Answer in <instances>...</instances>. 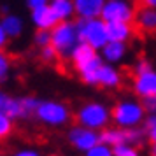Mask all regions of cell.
<instances>
[{"label": "cell", "mask_w": 156, "mask_h": 156, "mask_svg": "<svg viewBox=\"0 0 156 156\" xmlns=\"http://www.w3.org/2000/svg\"><path fill=\"white\" fill-rule=\"evenodd\" d=\"M84 156H112V147L104 144V142H97L93 147L86 151Z\"/></svg>", "instance_id": "d4e9b609"}, {"label": "cell", "mask_w": 156, "mask_h": 156, "mask_svg": "<svg viewBox=\"0 0 156 156\" xmlns=\"http://www.w3.org/2000/svg\"><path fill=\"white\" fill-rule=\"evenodd\" d=\"M0 112H4L5 116H9L12 121L23 118L21 100H20V98H14V97H9L7 102H5V105L2 107V111H0Z\"/></svg>", "instance_id": "ffe728a7"}, {"label": "cell", "mask_w": 156, "mask_h": 156, "mask_svg": "<svg viewBox=\"0 0 156 156\" xmlns=\"http://www.w3.org/2000/svg\"><path fill=\"white\" fill-rule=\"evenodd\" d=\"M121 72L114 67V65L109 63H102L98 70V86H104L107 90H116L118 86L121 84Z\"/></svg>", "instance_id": "7c38bea8"}, {"label": "cell", "mask_w": 156, "mask_h": 156, "mask_svg": "<svg viewBox=\"0 0 156 156\" xmlns=\"http://www.w3.org/2000/svg\"><path fill=\"white\" fill-rule=\"evenodd\" d=\"M112 156H140L137 146L132 144H118L112 147Z\"/></svg>", "instance_id": "603a6c76"}, {"label": "cell", "mask_w": 156, "mask_h": 156, "mask_svg": "<svg viewBox=\"0 0 156 156\" xmlns=\"http://www.w3.org/2000/svg\"><path fill=\"white\" fill-rule=\"evenodd\" d=\"M104 63L102 62V58L97 55V56L90 60L86 65H83L81 69H79V76L83 79V83L88 86H98V70H100V65Z\"/></svg>", "instance_id": "2e32d148"}, {"label": "cell", "mask_w": 156, "mask_h": 156, "mask_svg": "<svg viewBox=\"0 0 156 156\" xmlns=\"http://www.w3.org/2000/svg\"><path fill=\"white\" fill-rule=\"evenodd\" d=\"M133 91L140 97H156V72L154 69H149L146 72L135 74L133 77Z\"/></svg>", "instance_id": "ba28073f"}, {"label": "cell", "mask_w": 156, "mask_h": 156, "mask_svg": "<svg viewBox=\"0 0 156 156\" xmlns=\"http://www.w3.org/2000/svg\"><path fill=\"white\" fill-rule=\"evenodd\" d=\"M21 100V109H23V118H28V116H34V112H35L37 105H39V98L37 97H32V95H28V97H23Z\"/></svg>", "instance_id": "7402d4cb"}, {"label": "cell", "mask_w": 156, "mask_h": 156, "mask_svg": "<svg viewBox=\"0 0 156 156\" xmlns=\"http://www.w3.org/2000/svg\"><path fill=\"white\" fill-rule=\"evenodd\" d=\"M76 28L79 34V41L88 44L95 51H100L107 42V28L105 21H102L100 18L93 20H77Z\"/></svg>", "instance_id": "5b68a950"}, {"label": "cell", "mask_w": 156, "mask_h": 156, "mask_svg": "<svg viewBox=\"0 0 156 156\" xmlns=\"http://www.w3.org/2000/svg\"><path fill=\"white\" fill-rule=\"evenodd\" d=\"M7 98H9V95H7L5 91H2V90H0V111H2V107L5 105Z\"/></svg>", "instance_id": "836d02e7"}, {"label": "cell", "mask_w": 156, "mask_h": 156, "mask_svg": "<svg viewBox=\"0 0 156 156\" xmlns=\"http://www.w3.org/2000/svg\"><path fill=\"white\" fill-rule=\"evenodd\" d=\"M2 12H4V14H7V12H9V7H7V5H2Z\"/></svg>", "instance_id": "d590c367"}, {"label": "cell", "mask_w": 156, "mask_h": 156, "mask_svg": "<svg viewBox=\"0 0 156 156\" xmlns=\"http://www.w3.org/2000/svg\"><path fill=\"white\" fill-rule=\"evenodd\" d=\"M76 121L79 126L100 132L111 123V109L102 102H88L77 109Z\"/></svg>", "instance_id": "3957f363"}, {"label": "cell", "mask_w": 156, "mask_h": 156, "mask_svg": "<svg viewBox=\"0 0 156 156\" xmlns=\"http://www.w3.org/2000/svg\"><path fill=\"white\" fill-rule=\"evenodd\" d=\"M98 139L111 147L118 144H126V128H104L102 133H98Z\"/></svg>", "instance_id": "d6986e66"}, {"label": "cell", "mask_w": 156, "mask_h": 156, "mask_svg": "<svg viewBox=\"0 0 156 156\" xmlns=\"http://www.w3.org/2000/svg\"><path fill=\"white\" fill-rule=\"evenodd\" d=\"M49 0H25V5L30 9V11H35V9L42 7V5H48Z\"/></svg>", "instance_id": "1f68e13d"}, {"label": "cell", "mask_w": 156, "mask_h": 156, "mask_svg": "<svg viewBox=\"0 0 156 156\" xmlns=\"http://www.w3.org/2000/svg\"><path fill=\"white\" fill-rule=\"evenodd\" d=\"M34 44L37 48L49 46V30H37L35 35H34Z\"/></svg>", "instance_id": "4316f807"}, {"label": "cell", "mask_w": 156, "mask_h": 156, "mask_svg": "<svg viewBox=\"0 0 156 156\" xmlns=\"http://www.w3.org/2000/svg\"><path fill=\"white\" fill-rule=\"evenodd\" d=\"M142 7H156V0H140Z\"/></svg>", "instance_id": "e575fe53"}, {"label": "cell", "mask_w": 156, "mask_h": 156, "mask_svg": "<svg viewBox=\"0 0 156 156\" xmlns=\"http://www.w3.org/2000/svg\"><path fill=\"white\" fill-rule=\"evenodd\" d=\"M53 156H56V154H53Z\"/></svg>", "instance_id": "8d00e7d4"}, {"label": "cell", "mask_w": 156, "mask_h": 156, "mask_svg": "<svg viewBox=\"0 0 156 156\" xmlns=\"http://www.w3.org/2000/svg\"><path fill=\"white\" fill-rule=\"evenodd\" d=\"M37 119L46 126H63L70 121V109L67 104L60 102V100H39L35 112H34Z\"/></svg>", "instance_id": "277c9868"}, {"label": "cell", "mask_w": 156, "mask_h": 156, "mask_svg": "<svg viewBox=\"0 0 156 156\" xmlns=\"http://www.w3.org/2000/svg\"><path fill=\"white\" fill-rule=\"evenodd\" d=\"M0 156H4V154H0Z\"/></svg>", "instance_id": "74e56055"}, {"label": "cell", "mask_w": 156, "mask_h": 156, "mask_svg": "<svg viewBox=\"0 0 156 156\" xmlns=\"http://www.w3.org/2000/svg\"><path fill=\"white\" fill-rule=\"evenodd\" d=\"M9 70H11V58L4 49H0V81L7 77Z\"/></svg>", "instance_id": "484cf974"}, {"label": "cell", "mask_w": 156, "mask_h": 156, "mask_svg": "<svg viewBox=\"0 0 156 156\" xmlns=\"http://www.w3.org/2000/svg\"><path fill=\"white\" fill-rule=\"evenodd\" d=\"M12 128H14V121L4 112H0V140L7 139L9 135L12 133Z\"/></svg>", "instance_id": "cb8c5ba5"}, {"label": "cell", "mask_w": 156, "mask_h": 156, "mask_svg": "<svg viewBox=\"0 0 156 156\" xmlns=\"http://www.w3.org/2000/svg\"><path fill=\"white\" fill-rule=\"evenodd\" d=\"M30 20L37 30H51L58 23L55 14L51 12L49 5H42L35 11H30Z\"/></svg>", "instance_id": "4fadbf2b"}, {"label": "cell", "mask_w": 156, "mask_h": 156, "mask_svg": "<svg viewBox=\"0 0 156 156\" xmlns=\"http://www.w3.org/2000/svg\"><path fill=\"white\" fill-rule=\"evenodd\" d=\"M81 42L76 23L72 21H60L49 30V44L56 51V56L69 60L74 48Z\"/></svg>", "instance_id": "6da1fadb"}, {"label": "cell", "mask_w": 156, "mask_h": 156, "mask_svg": "<svg viewBox=\"0 0 156 156\" xmlns=\"http://www.w3.org/2000/svg\"><path fill=\"white\" fill-rule=\"evenodd\" d=\"M149 69H153L151 62L146 60V58H142V60H139V62L133 65V74H140V72H146V70H149Z\"/></svg>", "instance_id": "f1b7e54d"}, {"label": "cell", "mask_w": 156, "mask_h": 156, "mask_svg": "<svg viewBox=\"0 0 156 156\" xmlns=\"http://www.w3.org/2000/svg\"><path fill=\"white\" fill-rule=\"evenodd\" d=\"M144 118H146V109L142 107L140 102L133 98L119 100L111 109V121H114L118 128H137L139 125H142Z\"/></svg>", "instance_id": "7a4b0ae2"}, {"label": "cell", "mask_w": 156, "mask_h": 156, "mask_svg": "<svg viewBox=\"0 0 156 156\" xmlns=\"http://www.w3.org/2000/svg\"><path fill=\"white\" fill-rule=\"evenodd\" d=\"M95 56H97V51L93 49V48H90V46L84 44V42H79L77 46L74 48V51H72L70 60H72V63H74V67H76V70H79L83 65H86Z\"/></svg>", "instance_id": "ac0fdd59"}, {"label": "cell", "mask_w": 156, "mask_h": 156, "mask_svg": "<svg viewBox=\"0 0 156 156\" xmlns=\"http://www.w3.org/2000/svg\"><path fill=\"white\" fill-rule=\"evenodd\" d=\"M12 156H41V153L34 147H23V149H18Z\"/></svg>", "instance_id": "4dcf8cb0"}, {"label": "cell", "mask_w": 156, "mask_h": 156, "mask_svg": "<svg viewBox=\"0 0 156 156\" xmlns=\"http://www.w3.org/2000/svg\"><path fill=\"white\" fill-rule=\"evenodd\" d=\"M142 107L146 109V111H151V112H154L156 109V97H146V98H142Z\"/></svg>", "instance_id": "f546056e"}, {"label": "cell", "mask_w": 156, "mask_h": 156, "mask_svg": "<svg viewBox=\"0 0 156 156\" xmlns=\"http://www.w3.org/2000/svg\"><path fill=\"white\" fill-rule=\"evenodd\" d=\"M105 0H72L74 5V16L79 20H93L100 18V11L104 7Z\"/></svg>", "instance_id": "9c48e42d"}, {"label": "cell", "mask_w": 156, "mask_h": 156, "mask_svg": "<svg viewBox=\"0 0 156 156\" xmlns=\"http://www.w3.org/2000/svg\"><path fill=\"white\" fill-rule=\"evenodd\" d=\"M0 25H2V28H4V32H5V35H7L9 39L20 37L23 34V30H25V21H23V18L14 14V12L4 14V18L0 20Z\"/></svg>", "instance_id": "9a60e30c"}, {"label": "cell", "mask_w": 156, "mask_h": 156, "mask_svg": "<svg viewBox=\"0 0 156 156\" xmlns=\"http://www.w3.org/2000/svg\"><path fill=\"white\" fill-rule=\"evenodd\" d=\"M51 12L55 14L56 21H70L74 18V5L72 0H49L48 2Z\"/></svg>", "instance_id": "e0dca14e"}, {"label": "cell", "mask_w": 156, "mask_h": 156, "mask_svg": "<svg viewBox=\"0 0 156 156\" xmlns=\"http://www.w3.org/2000/svg\"><path fill=\"white\" fill-rule=\"evenodd\" d=\"M128 53V46L126 42H114V41H107L105 46L100 49V55H102V62L109 65H116L123 62L125 56Z\"/></svg>", "instance_id": "30bf717a"}, {"label": "cell", "mask_w": 156, "mask_h": 156, "mask_svg": "<svg viewBox=\"0 0 156 156\" xmlns=\"http://www.w3.org/2000/svg\"><path fill=\"white\" fill-rule=\"evenodd\" d=\"M142 133H144V139H147L149 142H154L156 140V116L154 112L147 116V118H144L142 121Z\"/></svg>", "instance_id": "44dd1931"}, {"label": "cell", "mask_w": 156, "mask_h": 156, "mask_svg": "<svg viewBox=\"0 0 156 156\" xmlns=\"http://www.w3.org/2000/svg\"><path fill=\"white\" fill-rule=\"evenodd\" d=\"M56 51L53 49V46H44V48H41V60L42 62H46V63H51V62H55L56 60Z\"/></svg>", "instance_id": "83f0119b"}, {"label": "cell", "mask_w": 156, "mask_h": 156, "mask_svg": "<svg viewBox=\"0 0 156 156\" xmlns=\"http://www.w3.org/2000/svg\"><path fill=\"white\" fill-rule=\"evenodd\" d=\"M133 23L137 28L146 32V34H153L156 30V11L153 7H142L135 11Z\"/></svg>", "instance_id": "5bb4252c"}, {"label": "cell", "mask_w": 156, "mask_h": 156, "mask_svg": "<svg viewBox=\"0 0 156 156\" xmlns=\"http://www.w3.org/2000/svg\"><path fill=\"white\" fill-rule=\"evenodd\" d=\"M107 28V41H114V42H128L135 34L133 23H105Z\"/></svg>", "instance_id": "8fae6325"}, {"label": "cell", "mask_w": 156, "mask_h": 156, "mask_svg": "<svg viewBox=\"0 0 156 156\" xmlns=\"http://www.w3.org/2000/svg\"><path fill=\"white\" fill-rule=\"evenodd\" d=\"M7 42H9V37L5 35V32H4L2 25H0V49H4L7 46Z\"/></svg>", "instance_id": "d6a6232c"}, {"label": "cell", "mask_w": 156, "mask_h": 156, "mask_svg": "<svg viewBox=\"0 0 156 156\" xmlns=\"http://www.w3.org/2000/svg\"><path fill=\"white\" fill-rule=\"evenodd\" d=\"M135 4L132 0H105L100 11V20L105 23H133Z\"/></svg>", "instance_id": "8992f818"}, {"label": "cell", "mask_w": 156, "mask_h": 156, "mask_svg": "<svg viewBox=\"0 0 156 156\" xmlns=\"http://www.w3.org/2000/svg\"><path fill=\"white\" fill-rule=\"evenodd\" d=\"M69 142H70L74 147L81 151V153H86L90 147H93L97 142H100L98 139V132L95 130H90V128H84V126H72L69 130Z\"/></svg>", "instance_id": "52a82bcc"}]
</instances>
